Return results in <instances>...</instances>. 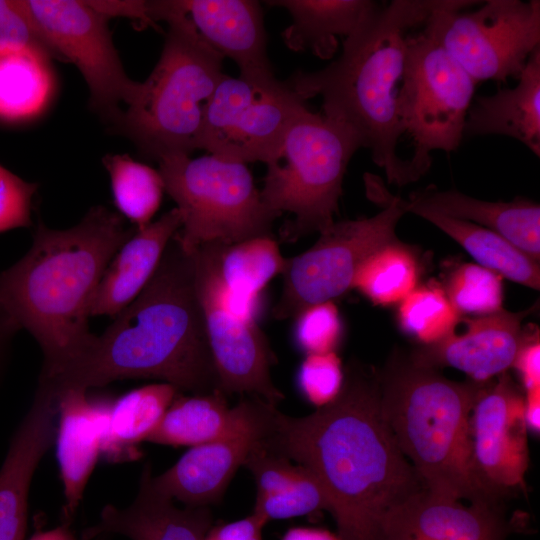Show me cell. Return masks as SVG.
<instances>
[{
    "label": "cell",
    "mask_w": 540,
    "mask_h": 540,
    "mask_svg": "<svg viewBox=\"0 0 540 540\" xmlns=\"http://www.w3.org/2000/svg\"><path fill=\"white\" fill-rule=\"evenodd\" d=\"M56 454L63 483L66 519L71 518L101 456L111 401L87 391L66 390L57 396Z\"/></svg>",
    "instance_id": "cell-21"
},
{
    "label": "cell",
    "mask_w": 540,
    "mask_h": 540,
    "mask_svg": "<svg viewBox=\"0 0 540 540\" xmlns=\"http://www.w3.org/2000/svg\"><path fill=\"white\" fill-rule=\"evenodd\" d=\"M89 4L108 18L120 16L131 19L139 29L157 25L155 1H88Z\"/></svg>",
    "instance_id": "cell-42"
},
{
    "label": "cell",
    "mask_w": 540,
    "mask_h": 540,
    "mask_svg": "<svg viewBox=\"0 0 540 540\" xmlns=\"http://www.w3.org/2000/svg\"><path fill=\"white\" fill-rule=\"evenodd\" d=\"M281 540H343L339 535H336L326 529L295 526L289 528Z\"/></svg>",
    "instance_id": "cell-45"
},
{
    "label": "cell",
    "mask_w": 540,
    "mask_h": 540,
    "mask_svg": "<svg viewBox=\"0 0 540 540\" xmlns=\"http://www.w3.org/2000/svg\"><path fill=\"white\" fill-rule=\"evenodd\" d=\"M533 309L521 312L502 309L460 318L464 331L458 332L455 327L443 339L421 345L410 357L420 365L436 369L453 367L467 374L471 381L487 383L512 367L524 337L522 322Z\"/></svg>",
    "instance_id": "cell-17"
},
{
    "label": "cell",
    "mask_w": 540,
    "mask_h": 540,
    "mask_svg": "<svg viewBox=\"0 0 540 540\" xmlns=\"http://www.w3.org/2000/svg\"><path fill=\"white\" fill-rule=\"evenodd\" d=\"M181 223L180 212L175 207L145 228L136 229L106 268L91 304V317L113 318L141 293Z\"/></svg>",
    "instance_id": "cell-24"
},
{
    "label": "cell",
    "mask_w": 540,
    "mask_h": 540,
    "mask_svg": "<svg viewBox=\"0 0 540 540\" xmlns=\"http://www.w3.org/2000/svg\"><path fill=\"white\" fill-rule=\"evenodd\" d=\"M360 148L351 127L322 113L307 108L293 121L260 190L267 208L293 215L281 227L283 241L321 233L335 222L347 166Z\"/></svg>",
    "instance_id": "cell-7"
},
{
    "label": "cell",
    "mask_w": 540,
    "mask_h": 540,
    "mask_svg": "<svg viewBox=\"0 0 540 540\" xmlns=\"http://www.w3.org/2000/svg\"><path fill=\"white\" fill-rule=\"evenodd\" d=\"M102 162L109 173L113 200L120 214L137 230L148 226L164 191L159 171L128 154H107Z\"/></svg>",
    "instance_id": "cell-33"
},
{
    "label": "cell",
    "mask_w": 540,
    "mask_h": 540,
    "mask_svg": "<svg viewBox=\"0 0 540 540\" xmlns=\"http://www.w3.org/2000/svg\"><path fill=\"white\" fill-rule=\"evenodd\" d=\"M504 526L493 505L469 503L426 488L386 517L380 540H503Z\"/></svg>",
    "instance_id": "cell-19"
},
{
    "label": "cell",
    "mask_w": 540,
    "mask_h": 540,
    "mask_svg": "<svg viewBox=\"0 0 540 540\" xmlns=\"http://www.w3.org/2000/svg\"><path fill=\"white\" fill-rule=\"evenodd\" d=\"M460 315L444 289L434 283L417 286L399 303L398 324L403 332L421 345L433 344L456 327Z\"/></svg>",
    "instance_id": "cell-34"
},
{
    "label": "cell",
    "mask_w": 540,
    "mask_h": 540,
    "mask_svg": "<svg viewBox=\"0 0 540 540\" xmlns=\"http://www.w3.org/2000/svg\"><path fill=\"white\" fill-rule=\"evenodd\" d=\"M163 21L160 58L114 128L157 162L198 149L207 105L225 75L224 57L198 33L182 0L168 1Z\"/></svg>",
    "instance_id": "cell-6"
},
{
    "label": "cell",
    "mask_w": 540,
    "mask_h": 540,
    "mask_svg": "<svg viewBox=\"0 0 540 540\" xmlns=\"http://www.w3.org/2000/svg\"><path fill=\"white\" fill-rule=\"evenodd\" d=\"M57 403L35 393L0 468V540H23L33 475L56 435Z\"/></svg>",
    "instance_id": "cell-18"
},
{
    "label": "cell",
    "mask_w": 540,
    "mask_h": 540,
    "mask_svg": "<svg viewBox=\"0 0 540 540\" xmlns=\"http://www.w3.org/2000/svg\"><path fill=\"white\" fill-rule=\"evenodd\" d=\"M270 6L286 9L291 24L281 34L293 51H310L331 59L338 49V39L349 36L373 5L370 0H271Z\"/></svg>",
    "instance_id": "cell-28"
},
{
    "label": "cell",
    "mask_w": 540,
    "mask_h": 540,
    "mask_svg": "<svg viewBox=\"0 0 540 540\" xmlns=\"http://www.w3.org/2000/svg\"><path fill=\"white\" fill-rule=\"evenodd\" d=\"M254 540H262V537H259V538H257V539H254Z\"/></svg>",
    "instance_id": "cell-48"
},
{
    "label": "cell",
    "mask_w": 540,
    "mask_h": 540,
    "mask_svg": "<svg viewBox=\"0 0 540 540\" xmlns=\"http://www.w3.org/2000/svg\"><path fill=\"white\" fill-rule=\"evenodd\" d=\"M475 87L437 42L423 32L407 36L398 112L414 144L409 160L420 177L431 166L432 151L450 153L459 147Z\"/></svg>",
    "instance_id": "cell-9"
},
{
    "label": "cell",
    "mask_w": 540,
    "mask_h": 540,
    "mask_svg": "<svg viewBox=\"0 0 540 540\" xmlns=\"http://www.w3.org/2000/svg\"><path fill=\"white\" fill-rule=\"evenodd\" d=\"M407 213L405 200L389 197L371 217L334 222L319 233L308 250L287 259L281 295L272 308L277 320L295 318L305 308L344 295L362 263L394 240L395 228Z\"/></svg>",
    "instance_id": "cell-12"
},
{
    "label": "cell",
    "mask_w": 540,
    "mask_h": 540,
    "mask_svg": "<svg viewBox=\"0 0 540 540\" xmlns=\"http://www.w3.org/2000/svg\"><path fill=\"white\" fill-rule=\"evenodd\" d=\"M195 272L219 391L226 396L247 394L276 406L284 395L271 378L275 357L265 334L255 320L235 314L223 303L217 289L196 264Z\"/></svg>",
    "instance_id": "cell-14"
},
{
    "label": "cell",
    "mask_w": 540,
    "mask_h": 540,
    "mask_svg": "<svg viewBox=\"0 0 540 540\" xmlns=\"http://www.w3.org/2000/svg\"><path fill=\"white\" fill-rule=\"evenodd\" d=\"M379 380L383 416L423 487L451 499L493 505L472 455L471 414L484 383L449 380L400 352Z\"/></svg>",
    "instance_id": "cell-5"
},
{
    "label": "cell",
    "mask_w": 540,
    "mask_h": 540,
    "mask_svg": "<svg viewBox=\"0 0 540 540\" xmlns=\"http://www.w3.org/2000/svg\"><path fill=\"white\" fill-rule=\"evenodd\" d=\"M11 48H31L54 59L21 1L0 0V50Z\"/></svg>",
    "instance_id": "cell-40"
},
{
    "label": "cell",
    "mask_w": 540,
    "mask_h": 540,
    "mask_svg": "<svg viewBox=\"0 0 540 540\" xmlns=\"http://www.w3.org/2000/svg\"><path fill=\"white\" fill-rule=\"evenodd\" d=\"M512 367L519 373L525 391L540 389V339L535 326L525 327Z\"/></svg>",
    "instance_id": "cell-41"
},
{
    "label": "cell",
    "mask_w": 540,
    "mask_h": 540,
    "mask_svg": "<svg viewBox=\"0 0 540 540\" xmlns=\"http://www.w3.org/2000/svg\"><path fill=\"white\" fill-rule=\"evenodd\" d=\"M513 88L477 96L465 121L464 137L503 135L540 156V48L529 57Z\"/></svg>",
    "instance_id": "cell-26"
},
{
    "label": "cell",
    "mask_w": 540,
    "mask_h": 540,
    "mask_svg": "<svg viewBox=\"0 0 540 540\" xmlns=\"http://www.w3.org/2000/svg\"><path fill=\"white\" fill-rule=\"evenodd\" d=\"M416 252L397 238L374 251L358 269L352 288L376 305L400 303L418 285Z\"/></svg>",
    "instance_id": "cell-32"
},
{
    "label": "cell",
    "mask_w": 540,
    "mask_h": 540,
    "mask_svg": "<svg viewBox=\"0 0 540 540\" xmlns=\"http://www.w3.org/2000/svg\"><path fill=\"white\" fill-rule=\"evenodd\" d=\"M179 393L162 382L133 389L111 401L101 456L113 463L139 458L138 445L148 440Z\"/></svg>",
    "instance_id": "cell-29"
},
{
    "label": "cell",
    "mask_w": 540,
    "mask_h": 540,
    "mask_svg": "<svg viewBox=\"0 0 540 540\" xmlns=\"http://www.w3.org/2000/svg\"><path fill=\"white\" fill-rule=\"evenodd\" d=\"M266 523L263 517L253 512L243 519L211 527L205 540H254L262 537Z\"/></svg>",
    "instance_id": "cell-43"
},
{
    "label": "cell",
    "mask_w": 540,
    "mask_h": 540,
    "mask_svg": "<svg viewBox=\"0 0 540 540\" xmlns=\"http://www.w3.org/2000/svg\"><path fill=\"white\" fill-rule=\"evenodd\" d=\"M411 213L435 225L461 245L478 265L502 278L539 290L540 267L536 261L501 235L479 225L428 210Z\"/></svg>",
    "instance_id": "cell-30"
},
{
    "label": "cell",
    "mask_w": 540,
    "mask_h": 540,
    "mask_svg": "<svg viewBox=\"0 0 540 540\" xmlns=\"http://www.w3.org/2000/svg\"><path fill=\"white\" fill-rule=\"evenodd\" d=\"M344 381V367L336 352L306 355L296 376L301 396L317 409L332 402Z\"/></svg>",
    "instance_id": "cell-38"
},
{
    "label": "cell",
    "mask_w": 540,
    "mask_h": 540,
    "mask_svg": "<svg viewBox=\"0 0 540 540\" xmlns=\"http://www.w3.org/2000/svg\"><path fill=\"white\" fill-rule=\"evenodd\" d=\"M524 400L506 372L482 385L472 409L474 467L493 499L524 481L529 464Z\"/></svg>",
    "instance_id": "cell-15"
},
{
    "label": "cell",
    "mask_w": 540,
    "mask_h": 540,
    "mask_svg": "<svg viewBox=\"0 0 540 540\" xmlns=\"http://www.w3.org/2000/svg\"><path fill=\"white\" fill-rule=\"evenodd\" d=\"M327 497L315 479L304 467L301 476L283 492L256 497L254 511L267 522L328 511Z\"/></svg>",
    "instance_id": "cell-36"
},
{
    "label": "cell",
    "mask_w": 540,
    "mask_h": 540,
    "mask_svg": "<svg viewBox=\"0 0 540 540\" xmlns=\"http://www.w3.org/2000/svg\"><path fill=\"white\" fill-rule=\"evenodd\" d=\"M29 540H78L66 526L35 533Z\"/></svg>",
    "instance_id": "cell-47"
},
{
    "label": "cell",
    "mask_w": 540,
    "mask_h": 540,
    "mask_svg": "<svg viewBox=\"0 0 540 540\" xmlns=\"http://www.w3.org/2000/svg\"><path fill=\"white\" fill-rule=\"evenodd\" d=\"M405 205L407 213L423 209L487 228L532 259H540V206L531 200L484 201L455 189L439 190L430 185L412 192Z\"/></svg>",
    "instance_id": "cell-25"
},
{
    "label": "cell",
    "mask_w": 540,
    "mask_h": 540,
    "mask_svg": "<svg viewBox=\"0 0 540 540\" xmlns=\"http://www.w3.org/2000/svg\"><path fill=\"white\" fill-rule=\"evenodd\" d=\"M306 109L305 101L276 77L251 80L225 74L207 105L198 149L226 161L268 165Z\"/></svg>",
    "instance_id": "cell-11"
},
{
    "label": "cell",
    "mask_w": 540,
    "mask_h": 540,
    "mask_svg": "<svg viewBox=\"0 0 540 540\" xmlns=\"http://www.w3.org/2000/svg\"><path fill=\"white\" fill-rule=\"evenodd\" d=\"M443 289L460 317L482 316L503 309L502 277L478 264L457 266L449 273Z\"/></svg>",
    "instance_id": "cell-35"
},
{
    "label": "cell",
    "mask_w": 540,
    "mask_h": 540,
    "mask_svg": "<svg viewBox=\"0 0 540 540\" xmlns=\"http://www.w3.org/2000/svg\"><path fill=\"white\" fill-rule=\"evenodd\" d=\"M149 465L143 469L138 493L125 508L106 505L97 524L85 532L91 539L119 534L131 540H205L212 527L208 507H177L173 499L152 484Z\"/></svg>",
    "instance_id": "cell-22"
},
{
    "label": "cell",
    "mask_w": 540,
    "mask_h": 540,
    "mask_svg": "<svg viewBox=\"0 0 540 540\" xmlns=\"http://www.w3.org/2000/svg\"><path fill=\"white\" fill-rule=\"evenodd\" d=\"M49 60L31 48L0 50V118L24 120L44 109L53 89Z\"/></svg>",
    "instance_id": "cell-31"
},
{
    "label": "cell",
    "mask_w": 540,
    "mask_h": 540,
    "mask_svg": "<svg viewBox=\"0 0 540 540\" xmlns=\"http://www.w3.org/2000/svg\"><path fill=\"white\" fill-rule=\"evenodd\" d=\"M135 231L103 205L91 207L67 229L39 220L26 254L0 271V305L41 348L39 379L63 373L91 344L95 334L88 320L98 285Z\"/></svg>",
    "instance_id": "cell-3"
},
{
    "label": "cell",
    "mask_w": 540,
    "mask_h": 540,
    "mask_svg": "<svg viewBox=\"0 0 540 540\" xmlns=\"http://www.w3.org/2000/svg\"><path fill=\"white\" fill-rule=\"evenodd\" d=\"M38 185L0 165V233L32 225V200Z\"/></svg>",
    "instance_id": "cell-39"
},
{
    "label": "cell",
    "mask_w": 540,
    "mask_h": 540,
    "mask_svg": "<svg viewBox=\"0 0 540 540\" xmlns=\"http://www.w3.org/2000/svg\"><path fill=\"white\" fill-rule=\"evenodd\" d=\"M158 164L164 190L181 215L176 236L185 250L274 237L273 223L281 214L265 206L246 164L212 154L169 157Z\"/></svg>",
    "instance_id": "cell-8"
},
{
    "label": "cell",
    "mask_w": 540,
    "mask_h": 540,
    "mask_svg": "<svg viewBox=\"0 0 540 540\" xmlns=\"http://www.w3.org/2000/svg\"><path fill=\"white\" fill-rule=\"evenodd\" d=\"M275 407L259 399L246 425L221 439L191 447L171 468L152 476L153 486L188 507L218 503L238 468L266 436Z\"/></svg>",
    "instance_id": "cell-16"
},
{
    "label": "cell",
    "mask_w": 540,
    "mask_h": 540,
    "mask_svg": "<svg viewBox=\"0 0 540 540\" xmlns=\"http://www.w3.org/2000/svg\"><path fill=\"white\" fill-rule=\"evenodd\" d=\"M20 328L0 305V376L6 364L14 337Z\"/></svg>",
    "instance_id": "cell-44"
},
{
    "label": "cell",
    "mask_w": 540,
    "mask_h": 540,
    "mask_svg": "<svg viewBox=\"0 0 540 540\" xmlns=\"http://www.w3.org/2000/svg\"><path fill=\"white\" fill-rule=\"evenodd\" d=\"M476 10L444 9L424 34L443 47L477 83L518 78L540 48L539 0H488Z\"/></svg>",
    "instance_id": "cell-10"
},
{
    "label": "cell",
    "mask_w": 540,
    "mask_h": 540,
    "mask_svg": "<svg viewBox=\"0 0 540 540\" xmlns=\"http://www.w3.org/2000/svg\"><path fill=\"white\" fill-rule=\"evenodd\" d=\"M226 397L219 390L188 396L179 393L147 441L193 447L236 432L252 418L260 398L249 396L230 408Z\"/></svg>",
    "instance_id": "cell-27"
},
{
    "label": "cell",
    "mask_w": 540,
    "mask_h": 540,
    "mask_svg": "<svg viewBox=\"0 0 540 540\" xmlns=\"http://www.w3.org/2000/svg\"><path fill=\"white\" fill-rule=\"evenodd\" d=\"M524 397V416L527 428L534 433H539L540 389L526 391V395Z\"/></svg>",
    "instance_id": "cell-46"
},
{
    "label": "cell",
    "mask_w": 540,
    "mask_h": 540,
    "mask_svg": "<svg viewBox=\"0 0 540 540\" xmlns=\"http://www.w3.org/2000/svg\"><path fill=\"white\" fill-rule=\"evenodd\" d=\"M198 33L224 58L233 60L240 77L275 78L267 56L261 5L253 0H182Z\"/></svg>",
    "instance_id": "cell-20"
},
{
    "label": "cell",
    "mask_w": 540,
    "mask_h": 540,
    "mask_svg": "<svg viewBox=\"0 0 540 540\" xmlns=\"http://www.w3.org/2000/svg\"><path fill=\"white\" fill-rule=\"evenodd\" d=\"M153 378L191 394L219 390L192 251L176 234L141 293L57 377L38 379L55 396L123 379Z\"/></svg>",
    "instance_id": "cell-2"
},
{
    "label": "cell",
    "mask_w": 540,
    "mask_h": 540,
    "mask_svg": "<svg viewBox=\"0 0 540 540\" xmlns=\"http://www.w3.org/2000/svg\"><path fill=\"white\" fill-rule=\"evenodd\" d=\"M195 252L223 303L235 314L253 320L258 294L283 274L288 259L274 237L233 244L214 241L198 246Z\"/></svg>",
    "instance_id": "cell-23"
},
{
    "label": "cell",
    "mask_w": 540,
    "mask_h": 540,
    "mask_svg": "<svg viewBox=\"0 0 540 540\" xmlns=\"http://www.w3.org/2000/svg\"><path fill=\"white\" fill-rule=\"evenodd\" d=\"M54 59L81 72L90 91V107L116 127L140 83L126 74L109 30V18L88 1L20 0Z\"/></svg>",
    "instance_id": "cell-13"
},
{
    "label": "cell",
    "mask_w": 540,
    "mask_h": 540,
    "mask_svg": "<svg viewBox=\"0 0 540 540\" xmlns=\"http://www.w3.org/2000/svg\"><path fill=\"white\" fill-rule=\"evenodd\" d=\"M473 0L374 1L347 36L339 57L323 69L297 71L287 83L305 101L320 96L323 115L351 127L384 170L389 184L404 186L420 176L397 153L404 129L398 112L408 30L444 9L464 10Z\"/></svg>",
    "instance_id": "cell-4"
},
{
    "label": "cell",
    "mask_w": 540,
    "mask_h": 540,
    "mask_svg": "<svg viewBox=\"0 0 540 540\" xmlns=\"http://www.w3.org/2000/svg\"><path fill=\"white\" fill-rule=\"evenodd\" d=\"M294 319V341L301 351L306 355L335 352L343 328L333 301L311 305Z\"/></svg>",
    "instance_id": "cell-37"
},
{
    "label": "cell",
    "mask_w": 540,
    "mask_h": 540,
    "mask_svg": "<svg viewBox=\"0 0 540 540\" xmlns=\"http://www.w3.org/2000/svg\"><path fill=\"white\" fill-rule=\"evenodd\" d=\"M263 445L318 481L343 540H380L388 514L423 488L381 409L379 373L344 367L338 396L310 415L275 408Z\"/></svg>",
    "instance_id": "cell-1"
}]
</instances>
